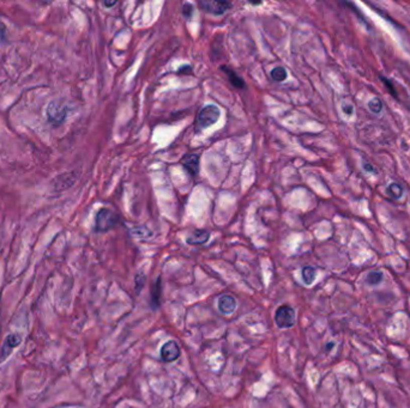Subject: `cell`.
Here are the masks:
<instances>
[{
  "label": "cell",
  "instance_id": "cell-1",
  "mask_svg": "<svg viewBox=\"0 0 410 408\" xmlns=\"http://www.w3.org/2000/svg\"><path fill=\"white\" fill-rule=\"evenodd\" d=\"M221 112L217 107L214 105H209L205 106L202 111L199 112L198 116H197L196 120V126L197 130L202 131L205 130V128H209L212 125H215L216 122L220 119Z\"/></svg>",
  "mask_w": 410,
  "mask_h": 408
},
{
  "label": "cell",
  "instance_id": "cell-2",
  "mask_svg": "<svg viewBox=\"0 0 410 408\" xmlns=\"http://www.w3.org/2000/svg\"><path fill=\"white\" fill-rule=\"evenodd\" d=\"M119 223V216L108 209H102L96 216L95 229L96 231L106 232L114 228Z\"/></svg>",
  "mask_w": 410,
  "mask_h": 408
},
{
  "label": "cell",
  "instance_id": "cell-3",
  "mask_svg": "<svg viewBox=\"0 0 410 408\" xmlns=\"http://www.w3.org/2000/svg\"><path fill=\"white\" fill-rule=\"evenodd\" d=\"M275 322L280 328H292L295 325V310L290 305H281L275 313Z\"/></svg>",
  "mask_w": 410,
  "mask_h": 408
},
{
  "label": "cell",
  "instance_id": "cell-4",
  "mask_svg": "<svg viewBox=\"0 0 410 408\" xmlns=\"http://www.w3.org/2000/svg\"><path fill=\"white\" fill-rule=\"evenodd\" d=\"M199 6L204 12L208 14L220 16L230 9V3L227 2H218V0H202L199 2Z\"/></svg>",
  "mask_w": 410,
  "mask_h": 408
},
{
  "label": "cell",
  "instance_id": "cell-5",
  "mask_svg": "<svg viewBox=\"0 0 410 408\" xmlns=\"http://www.w3.org/2000/svg\"><path fill=\"white\" fill-rule=\"evenodd\" d=\"M159 354H161V358L163 362L167 363L175 362V360L180 357L179 345L175 343L174 340L167 341V343L161 347V352H159Z\"/></svg>",
  "mask_w": 410,
  "mask_h": 408
},
{
  "label": "cell",
  "instance_id": "cell-6",
  "mask_svg": "<svg viewBox=\"0 0 410 408\" xmlns=\"http://www.w3.org/2000/svg\"><path fill=\"white\" fill-rule=\"evenodd\" d=\"M180 164L192 176H196L199 171V156L197 153H187L181 158Z\"/></svg>",
  "mask_w": 410,
  "mask_h": 408
},
{
  "label": "cell",
  "instance_id": "cell-7",
  "mask_svg": "<svg viewBox=\"0 0 410 408\" xmlns=\"http://www.w3.org/2000/svg\"><path fill=\"white\" fill-rule=\"evenodd\" d=\"M218 310L222 314H226V315H230V314L234 313V310L236 309V299L230 294H223V296L220 297L218 299Z\"/></svg>",
  "mask_w": 410,
  "mask_h": 408
},
{
  "label": "cell",
  "instance_id": "cell-8",
  "mask_svg": "<svg viewBox=\"0 0 410 408\" xmlns=\"http://www.w3.org/2000/svg\"><path fill=\"white\" fill-rule=\"evenodd\" d=\"M209 237H210V232L208 230H195L187 237L186 241L191 246H200L208 242Z\"/></svg>",
  "mask_w": 410,
  "mask_h": 408
},
{
  "label": "cell",
  "instance_id": "cell-9",
  "mask_svg": "<svg viewBox=\"0 0 410 408\" xmlns=\"http://www.w3.org/2000/svg\"><path fill=\"white\" fill-rule=\"evenodd\" d=\"M221 70L227 74L228 79H229L231 85L237 87V89H243V87H245V81L241 79V78L237 76V74L233 70L228 68L227 66H221Z\"/></svg>",
  "mask_w": 410,
  "mask_h": 408
},
{
  "label": "cell",
  "instance_id": "cell-10",
  "mask_svg": "<svg viewBox=\"0 0 410 408\" xmlns=\"http://www.w3.org/2000/svg\"><path fill=\"white\" fill-rule=\"evenodd\" d=\"M301 277H302L303 282H305L306 285H311L313 284V281L315 280V277H317V271H315L314 267L306 266V267L302 268Z\"/></svg>",
  "mask_w": 410,
  "mask_h": 408
},
{
  "label": "cell",
  "instance_id": "cell-11",
  "mask_svg": "<svg viewBox=\"0 0 410 408\" xmlns=\"http://www.w3.org/2000/svg\"><path fill=\"white\" fill-rule=\"evenodd\" d=\"M161 279L155 281L154 287L151 288V305L154 309L159 307V297H161Z\"/></svg>",
  "mask_w": 410,
  "mask_h": 408
},
{
  "label": "cell",
  "instance_id": "cell-12",
  "mask_svg": "<svg viewBox=\"0 0 410 408\" xmlns=\"http://www.w3.org/2000/svg\"><path fill=\"white\" fill-rule=\"evenodd\" d=\"M384 278V274L379 271H373V272H369L367 274V277H366V282H367L368 285H372V286H375V285H379L381 280H383Z\"/></svg>",
  "mask_w": 410,
  "mask_h": 408
},
{
  "label": "cell",
  "instance_id": "cell-13",
  "mask_svg": "<svg viewBox=\"0 0 410 408\" xmlns=\"http://www.w3.org/2000/svg\"><path fill=\"white\" fill-rule=\"evenodd\" d=\"M288 77L286 68L282 67V66H278V67H275L274 70L271 71V78L275 81H283L286 80Z\"/></svg>",
  "mask_w": 410,
  "mask_h": 408
},
{
  "label": "cell",
  "instance_id": "cell-14",
  "mask_svg": "<svg viewBox=\"0 0 410 408\" xmlns=\"http://www.w3.org/2000/svg\"><path fill=\"white\" fill-rule=\"evenodd\" d=\"M387 194L393 199H400L403 195V188L398 183H392L387 188Z\"/></svg>",
  "mask_w": 410,
  "mask_h": 408
},
{
  "label": "cell",
  "instance_id": "cell-15",
  "mask_svg": "<svg viewBox=\"0 0 410 408\" xmlns=\"http://www.w3.org/2000/svg\"><path fill=\"white\" fill-rule=\"evenodd\" d=\"M368 108L369 111L374 113V114H379L381 109H383V102H381L378 97H374V98H372L371 101L368 102Z\"/></svg>",
  "mask_w": 410,
  "mask_h": 408
},
{
  "label": "cell",
  "instance_id": "cell-16",
  "mask_svg": "<svg viewBox=\"0 0 410 408\" xmlns=\"http://www.w3.org/2000/svg\"><path fill=\"white\" fill-rule=\"evenodd\" d=\"M132 234H133V236L139 237V238H146V237L151 236V231H150L149 229L145 227H138V228L132 229Z\"/></svg>",
  "mask_w": 410,
  "mask_h": 408
},
{
  "label": "cell",
  "instance_id": "cell-17",
  "mask_svg": "<svg viewBox=\"0 0 410 408\" xmlns=\"http://www.w3.org/2000/svg\"><path fill=\"white\" fill-rule=\"evenodd\" d=\"M145 280H146V277H145V274H143V273H138V274L136 275V279H134V281H136V287H134L136 293H139L140 291H142L143 286L145 285Z\"/></svg>",
  "mask_w": 410,
  "mask_h": 408
},
{
  "label": "cell",
  "instance_id": "cell-18",
  "mask_svg": "<svg viewBox=\"0 0 410 408\" xmlns=\"http://www.w3.org/2000/svg\"><path fill=\"white\" fill-rule=\"evenodd\" d=\"M183 14L186 18H191L192 17V14H193V5L190 4V3H186V4H184V8H183Z\"/></svg>",
  "mask_w": 410,
  "mask_h": 408
},
{
  "label": "cell",
  "instance_id": "cell-19",
  "mask_svg": "<svg viewBox=\"0 0 410 408\" xmlns=\"http://www.w3.org/2000/svg\"><path fill=\"white\" fill-rule=\"evenodd\" d=\"M380 79H381V81H384V83H385V85H386V86H387V89H389V90H390V92H391V93H392V95H393V97H397V93H396V91H395V89H393V86H392V85H391V83H390V81H389V80H387V79H386V78H385V77H380Z\"/></svg>",
  "mask_w": 410,
  "mask_h": 408
},
{
  "label": "cell",
  "instance_id": "cell-20",
  "mask_svg": "<svg viewBox=\"0 0 410 408\" xmlns=\"http://www.w3.org/2000/svg\"><path fill=\"white\" fill-rule=\"evenodd\" d=\"M342 109H343V112L346 113L347 115L348 116H350L353 114V111H354V108H353V106L352 105H344L343 103V107H342Z\"/></svg>",
  "mask_w": 410,
  "mask_h": 408
},
{
  "label": "cell",
  "instance_id": "cell-21",
  "mask_svg": "<svg viewBox=\"0 0 410 408\" xmlns=\"http://www.w3.org/2000/svg\"><path fill=\"white\" fill-rule=\"evenodd\" d=\"M103 5H105V6H107V8H111V6L117 5V2H112V3H109V2H105V3H103Z\"/></svg>",
  "mask_w": 410,
  "mask_h": 408
},
{
  "label": "cell",
  "instance_id": "cell-22",
  "mask_svg": "<svg viewBox=\"0 0 410 408\" xmlns=\"http://www.w3.org/2000/svg\"><path fill=\"white\" fill-rule=\"evenodd\" d=\"M365 169H366V170H367V171H373V170H374V169L372 168L371 165H368V164H365Z\"/></svg>",
  "mask_w": 410,
  "mask_h": 408
}]
</instances>
